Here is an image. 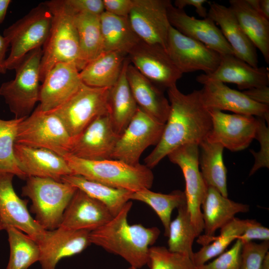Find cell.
Returning <instances> with one entry per match:
<instances>
[{"mask_svg":"<svg viewBox=\"0 0 269 269\" xmlns=\"http://www.w3.org/2000/svg\"><path fill=\"white\" fill-rule=\"evenodd\" d=\"M243 92L252 100L269 106V86L254 87L244 90Z\"/></svg>","mask_w":269,"mask_h":269,"instance_id":"7dc6e473","label":"cell"},{"mask_svg":"<svg viewBox=\"0 0 269 269\" xmlns=\"http://www.w3.org/2000/svg\"><path fill=\"white\" fill-rule=\"evenodd\" d=\"M147 265L150 269H197L190 257L171 252L163 246L150 247Z\"/></svg>","mask_w":269,"mask_h":269,"instance_id":"ab89813d","label":"cell"},{"mask_svg":"<svg viewBox=\"0 0 269 269\" xmlns=\"http://www.w3.org/2000/svg\"><path fill=\"white\" fill-rule=\"evenodd\" d=\"M208 16L220 27L234 54L254 67H258L256 48L247 36L230 7L210 2Z\"/></svg>","mask_w":269,"mask_h":269,"instance_id":"d4e9b609","label":"cell"},{"mask_svg":"<svg viewBox=\"0 0 269 269\" xmlns=\"http://www.w3.org/2000/svg\"><path fill=\"white\" fill-rule=\"evenodd\" d=\"M207 2L206 0H176L174 1V6L178 9H184L187 6H192L195 8L197 14L205 18L208 16V10L204 4Z\"/></svg>","mask_w":269,"mask_h":269,"instance_id":"c3c4849f","label":"cell"},{"mask_svg":"<svg viewBox=\"0 0 269 269\" xmlns=\"http://www.w3.org/2000/svg\"><path fill=\"white\" fill-rule=\"evenodd\" d=\"M73 138L58 117L38 106L19 124L15 143L45 148L64 157L69 153Z\"/></svg>","mask_w":269,"mask_h":269,"instance_id":"ba28073f","label":"cell"},{"mask_svg":"<svg viewBox=\"0 0 269 269\" xmlns=\"http://www.w3.org/2000/svg\"><path fill=\"white\" fill-rule=\"evenodd\" d=\"M127 77L138 107L154 119L165 124L170 107L163 90L142 75L131 63L127 67Z\"/></svg>","mask_w":269,"mask_h":269,"instance_id":"4316f807","label":"cell"},{"mask_svg":"<svg viewBox=\"0 0 269 269\" xmlns=\"http://www.w3.org/2000/svg\"><path fill=\"white\" fill-rule=\"evenodd\" d=\"M66 4L74 14L90 13L100 15L105 11L102 0H64Z\"/></svg>","mask_w":269,"mask_h":269,"instance_id":"ee69618b","label":"cell"},{"mask_svg":"<svg viewBox=\"0 0 269 269\" xmlns=\"http://www.w3.org/2000/svg\"><path fill=\"white\" fill-rule=\"evenodd\" d=\"M199 83L204 86L200 90L201 96L207 109L229 111L236 114L262 118L269 125V106L258 103L243 92L231 89L219 81L204 80Z\"/></svg>","mask_w":269,"mask_h":269,"instance_id":"e0dca14e","label":"cell"},{"mask_svg":"<svg viewBox=\"0 0 269 269\" xmlns=\"http://www.w3.org/2000/svg\"><path fill=\"white\" fill-rule=\"evenodd\" d=\"M14 175L0 172V223L4 227H15L30 236L37 242L46 230L30 215L27 200L21 199L12 185Z\"/></svg>","mask_w":269,"mask_h":269,"instance_id":"ac0fdd59","label":"cell"},{"mask_svg":"<svg viewBox=\"0 0 269 269\" xmlns=\"http://www.w3.org/2000/svg\"><path fill=\"white\" fill-rule=\"evenodd\" d=\"M130 63L127 56L118 80L109 92L108 113L115 131L119 135L125 131L138 108L127 77Z\"/></svg>","mask_w":269,"mask_h":269,"instance_id":"83f0119b","label":"cell"},{"mask_svg":"<svg viewBox=\"0 0 269 269\" xmlns=\"http://www.w3.org/2000/svg\"><path fill=\"white\" fill-rule=\"evenodd\" d=\"M11 2L10 0H0V24L5 18L7 8Z\"/></svg>","mask_w":269,"mask_h":269,"instance_id":"816d5d0a","label":"cell"},{"mask_svg":"<svg viewBox=\"0 0 269 269\" xmlns=\"http://www.w3.org/2000/svg\"><path fill=\"white\" fill-rule=\"evenodd\" d=\"M243 244L236 240L232 248L223 253L211 263L197 267V269H239Z\"/></svg>","mask_w":269,"mask_h":269,"instance_id":"7bdbcfd3","label":"cell"},{"mask_svg":"<svg viewBox=\"0 0 269 269\" xmlns=\"http://www.w3.org/2000/svg\"><path fill=\"white\" fill-rule=\"evenodd\" d=\"M166 51L183 74L197 71L211 73L217 68L221 58L217 52L183 35L172 26L168 32Z\"/></svg>","mask_w":269,"mask_h":269,"instance_id":"4fadbf2b","label":"cell"},{"mask_svg":"<svg viewBox=\"0 0 269 269\" xmlns=\"http://www.w3.org/2000/svg\"><path fill=\"white\" fill-rule=\"evenodd\" d=\"M63 157L72 174L114 188L134 192L150 189L153 182L151 169L140 163L133 165L113 159L86 160L70 153Z\"/></svg>","mask_w":269,"mask_h":269,"instance_id":"277c9868","label":"cell"},{"mask_svg":"<svg viewBox=\"0 0 269 269\" xmlns=\"http://www.w3.org/2000/svg\"><path fill=\"white\" fill-rule=\"evenodd\" d=\"M199 145L195 143L180 146L167 156L182 171L185 181L187 209L198 236L204 230L201 205L208 189L199 170Z\"/></svg>","mask_w":269,"mask_h":269,"instance_id":"30bf717a","label":"cell"},{"mask_svg":"<svg viewBox=\"0 0 269 269\" xmlns=\"http://www.w3.org/2000/svg\"><path fill=\"white\" fill-rule=\"evenodd\" d=\"M9 46L7 40L0 34V74H4L6 72L7 69L5 65V55L7 48Z\"/></svg>","mask_w":269,"mask_h":269,"instance_id":"f907efd6","label":"cell"},{"mask_svg":"<svg viewBox=\"0 0 269 269\" xmlns=\"http://www.w3.org/2000/svg\"><path fill=\"white\" fill-rule=\"evenodd\" d=\"M269 249V241L243 244L239 269H260Z\"/></svg>","mask_w":269,"mask_h":269,"instance_id":"b9f144b4","label":"cell"},{"mask_svg":"<svg viewBox=\"0 0 269 269\" xmlns=\"http://www.w3.org/2000/svg\"><path fill=\"white\" fill-rule=\"evenodd\" d=\"M4 229H5L4 226L2 223H0V231Z\"/></svg>","mask_w":269,"mask_h":269,"instance_id":"db71d44e","label":"cell"},{"mask_svg":"<svg viewBox=\"0 0 269 269\" xmlns=\"http://www.w3.org/2000/svg\"><path fill=\"white\" fill-rule=\"evenodd\" d=\"M89 230H75L61 226L46 230L38 242L41 269H55L62 259L80 254L91 244Z\"/></svg>","mask_w":269,"mask_h":269,"instance_id":"d6986e66","label":"cell"},{"mask_svg":"<svg viewBox=\"0 0 269 269\" xmlns=\"http://www.w3.org/2000/svg\"><path fill=\"white\" fill-rule=\"evenodd\" d=\"M61 181L71 184L104 204L113 217L117 215L129 201L133 193L89 180L78 175L65 176Z\"/></svg>","mask_w":269,"mask_h":269,"instance_id":"d6a6232c","label":"cell"},{"mask_svg":"<svg viewBox=\"0 0 269 269\" xmlns=\"http://www.w3.org/2000/svg\"><path fill=\"white\" fill-rule=\"evenodd\" d=\"M171 26L181 33L197 40L220 55H234L221 30L209 16L200 19L190 16L172 3L168 8Z\"/></svg>","mask_w":269,"mask_h":269,"instance_id":"44dd1931","label":"cell"},{"mask_svg":"<svg viewBox=\"0 0 269 269\" xmlns=\"http://www.w3.org/2000/svg\"><path fill=\"white\" fill-rule=\"evenodd\" d=\"M113 218L104 204L77 189L64 211L60 226L92 231Z\"/></svg>","mask_w":269,"mask_h":269,"instance_id":"cb8c5ba5","label":"cell"},{"mask_svg":"<svg viewBox=\"0 0 269 269\" xmlns=\"http://www.w3.org/2000/svg\"><path fill=\"white\" fill-rule=\"evenodd\" d=\"M51 19L52 14L43 2L4 29L3 36L11 47L5 61L7 70H14L26 54L43 46Z\"/></svg>","mask_w":269,"mask_h":269,"instance_id":"52a82bcc","label":"cell"},{"mask_svg":"<svg viewBox=\"0 0 269 269\" xmlns=\"http://www.w3.org/2000/svg\"><path fill=\"white\" fill-rule=\"evenodd\" d=\"M208 110L212 127L206 138L208 141L219 143L231 151L242 150L249 146L255 137L257 117Z\"/></svg>","mask_w":269,"mask_h":269,"instance_id":"5bb4252c","label":"cell"},{"mask_svg":"<svg viewBox=\"0 0 269 269\" xmlns=\"http://www.w3.org/2000/svg\"><path fill=\"white\" fill-rule=\"evenodd\" d=\"M171 4L169 0H133L128 18L133 29L143 42L166 50L171 26L168 8Z\"/></svg>","mask_w":269,"mask_h":269,"instance_id":"7c38bea8","label":"cell"},{"mask_svg":"<svg viewBox=\"0 0 269 269\" xmlns=\"http://www.w3.org/2000/svg\"><path fill=\"white\" fill-rule=\"evenodd\" d=\"M164 126L165 124L154 119L138 107L134 116L120 135L112 159L133 165L139 164L144 150L158 143Z\"/></svg>","mask_w":269,"mask_h":269,"instance_id":"8fae6325","label":"cell"},{"mask_svg":"<svg viewBox=\"0 0 269 269\" xmlns=\"http://www.w3.org/2000/svg\"><path fill=\"white\" fill-rule=\"evenodd\" d=\"M260 269H269V252L265 256Z\"/></svg>","mask_w":269,"mask_h":269,"instance_id":"f5cc1de1","label":"cell"},{"mask_svg":"<svg viewBox=\"0 0 269 269\" xmlns=\"http://www.w3.org/2000/svg\"><path fill=\"white\" fill-rule=\"evenodd\" d=\"M257 128L255 138L260 144V149L258 152L251 150L250 152L255 158L254 164L251 168L249 176L252 175L258 169L263 167H269V129L267 126L264 119L257 117Z\"/></svg>","mask_w":269,"mask_h":269,"instance_id":"60d3db41","label":"cell"},{"mask_svg":"<svg viewBox=\"0 0 269 269\" xmlns=\"http://www.w3.org/2000/svg\"><path fill=\"white\" fill-rule=\"evenodd\" d=\"M254 219H240L234 218L220 228V235L211 238L208 244L194 253L192 261L196 267L206 263L210 259L219 256L237 237L241 235Z\"/></svg>","mask_w":269,"mask_h":269,"instance_id":"d590c367","label":"cell"},{"mask_svg":"<svg viewBox=\"0 0 269 269\" xmlns=\"http://www.w3.org/2000/svg\"><path fill=\"white\" fill-rule=\"evenodd\" d=\"M77 188L48 178L28 177L22 187V196L31 201L34 219L45 230L59 227L64 211Z\"/></svg>","mask_w":269,"mask_h":269,"instance_id":"5b68a950","label":"cell"},{"mask_svg":"<svg viewBox=\"0 0 269 269\" xmlns=\"http://www.w3.org/2000/svg\"><path fill=\"white\" fill-rule=\"evenodd\" d=\"M79 72L73 62H60L55 64L40 85L38 105L40 110L50 112L68 101L83 83Z\"/></svg>","mask_w":269,"mask_h":269,"instance_id":"ffe728a7","label":"cell"},{"mask_svg":"<svg viewBox=\"0 0 269 269\" xmlns=\"http://www.w3.org/2000/svg\"><path fill=\"white\" fill-rule=\"evenodd\" d=\"M237 240H240L243 244L254 240L269 241V229L254 220Z\"/></svg>","mask_w":269,"mask_h":269,"instance_id":"f6af8a7d","label":"cell"},{"mask_svg":"<svg viewBox=\"0 0 269 269\" xmlns=\"http://www.w3.org/2000/svg\"><path fill=\"white\" fill-rule=\"evenodd\" d=\"M199 165L201 173L208 186L228 197L227 169L223 161L224 147L218 143L204 139L199 144Z\"/></svg>","mask_w":269,"mask_h":269,"instance_id":"1f68e13d","label":"cell"},{"mask_svg":"<svg viewBox=\"0 0 269 269\" xmlns=\"http://www.w3.org/2000/svg\"><path fill=\"white\" fill-rule=\"evenodd\" d=\"M24 119H0V172L11 173L22 179L26 177L17 164L14 146L18 126Z\"/></svg>","mask_w":269,"mask_h":269,"instance_id":"f35d334b","label":"cell"},{"mask_svg":"<svg viewBox=\"0 0 269 269\" xmlns=\"http://www.w3.org/2000/svg\"><path fill=\"white\" fill-rule=\"evenodd\" d=\"M100 16L86 13L74 14L82 69L104 51Z\"/></svg>","mask_w":269,"mask_h":269,"instance_id":"836d02e7","label":"cell"},{"mask_svg":"<svg viewBox=\"0 0 269 269\" xmlns=\"http://www.w3.org/2000/svg\"><path fill=\"white\" fill-rule=\"evenodd\" d=\"M170 111L161 137L145 158V165L154 167L165 156L187 144H199L212 127L209 111L204 106L200 90L185 94L176 85L167 89Z\"/></svg>","mask_w":269,"mask_h":269,"instance_id":"6da1fadb","label":"cell"},{"mask_svg":"<svg viewBox=\"0 0 269 269\" xmlns=\"http://www.w3.org/2000/svg\"><path fill=\"white\" fill-rule=\"evenodd\" d=\"M8 235L9 257L6 269H28L39 262L38 242L21 230L10 226L5 227Z\"/></svg>","mask_w":269,"mask_h":269,"instance_id":"e575fe53","label":"cell"},{"mask_svg":"<svg viewBox=\"0 0 269 269\" xmlns=\"http://www.w3.org/2000/svg\"><path fill=\"white\" fill-rule=\"evenodd\" d=\"M249 5L264 17L269 20V0H246Z\"/></svg>","mask_w":269,"mask_h":269,"instance_id":"681fc988","label":"cell"},{"mask_svg":"<svg viewBox=\"0 0 269 269\" xmlns=\"http://www.w3.org/2000/svg\"><path fill=\"white\" fill-rule=\"evenodd\" d=\"M130 200H137L149 205L156 213L164 229V236L168 237L173 210L186 203L184 192L175 190L169 194H162L144 189L133 192Z\"/></svg>","mask_w":269,"mask_h":269,"instance_id":"8d00e7d4","label":"cell"},{"mask_svg":"<svg viewBox=\"0 0 269 269\" xmlns=\"http://www.w3.org/2000/svg\"><path fill=\"white\" fill-rule=\"evenodd\" d=\"M14 154L26 178L37 177L60 181L63 177L72 174L65 158L50 150L15 143Z\"/></svg>","mask_w":269,"mask_h":269,"instance_id":"7402d4cb","label":"cell"},{"mask_svg":"<svg viewBox=\"0 0 269 269\" xmlns=\"http://www.w3.org/2000/svg\"><path fill=\"white\" fill-rule=\"evenodd\" d=\"M52 14L48 38L43 46L40 66V81L58 63L73 62L82 70L79 39L74 22V14L64 0L44 2Z\"/></svg>","mask_w":269,"mask_h":269,"instance_id":"3957f363","label":"cell"},{"mask_svg":"<svg viewBox=\"0 0 269 269\" xmlns=\"http://www.w3.org/2000/svg\"><path fill=\"white\" fill-rule=\"evenodd\" d=\"M130 63L144 77L163 90L175 85L183 73L166 50L142 40L128 54Z\"/></svg>","mask_w":269,"mask_h":269,"instance_id":"9a60e30c","label":"cell"},{"mask_svg":"<svg viewBox=\"0 0 269 269\" xmlns=\"http://www.w3.org/2000/svg\"><path fill=\"white\" fill-rule=\"evenodd\" d=\"M132 206V202L128 201L110 221L91 231L90 241L121 257L130 267L139 269L148 264L149 248L158 238L160 231L156 227L129 224L128 216Z\"/></svg>","mask_w":269,"mask_h":269,"instance_id":"7a4b0ae2","label":"cell"},{"mask_svg":"<svg viewBox=\"0 0 269 269\" xmlns=\"http://www.w3.org/2000/svg\"><path fill=\"white\" fill-rule=\"evenodd\" d=\"M127 56L120 51L102 52L80 71L82 83L91 87L110 89L118 80Z\"/></svg>","mask_w":269,"mask_h":269,"instance_id":"f1b7e54d","label":"cell"},{"mask_svg":"<svg viewBox=\"0 0 269 269\" xmlns=\"http://www.w3.org/2000/svg\"><path fill=\"white\" fill-rule=\"evenodd\" d=\"M201 208L205 234L198 237L197 242L202 246L208 244L217 230L231 221L236 214L249 211L248 205L231 200L211 186H208Z\"/></svg>","mask_w":269,"mask_h":269,"instance_id":"484cf974","label":"cell"},{"mask_svg":"<svg viewBox=\"0 0 269 269\" xmlns=\"http://www.w3.org/2000/svg\"><path fill=\"white\" fill-rule=\"evenodd\" d=\"M109 89L82 83L65 103L50 111L60 119L73 138L78 136L96 118L108 113Z\"/></svg>","mask_w":269,"mask_h":269,"instance_id":"9c48e42d","label":"cell"},{"mask_svg":"<svg viewBox=\"0 0 269 269\" xmlns=\"http://www.w3.org/2000/svg\"><path fill=\"white\" fill-rule=\"evenodd\" d=\"M177 210L176 217L169 225L167 249L171 252L187 256L192 260V245L198 236L191 223L186 203Z\"/></svg>","mask_w":269,"mask_h":269,"instance_id":"74e56055","label":"cell"},{"mask_svg":"<svg viewBox=\"0 0 269 269\" xmlns=\"http://www.w3.org/2000/svg\"><path fill=\"white\" fill-rule=\"evenodd\" d=\"M105 11L120 17H128L133 6V0H103Z\"/></svg>","mask_w":269,"mask_h":269,"instance_id":"bcb514c9","label":"cell"},{"mask_svg":"<svg viewBox=\"0 0 269 269\" xmlns=\"http://www.w3.org/2000/svg\"><path fill=\"white\" fill-rule=\"evenodd\" d=\"M204 80L236 84L239 89L246 90L269 86V70L265 67H254L234 55H222L214 72L196 77L198 82Z\"/></svg>","mask_w":269,"mask_h":269,"instance_id":"603a6c76","label":"cell"},{"mask_svg":"<svg viewBox=\"0 0 269 269\" xmlns=\"http://www.w3.org/2000/svg\"><path fill=\"white\" fill-rule=\"evenodd\" d=\"M103 52L128 53L141 40L133 29L128 17H120L106 11L100 16Z\"/></svg>","mask_w":269,"mask_h":269,"instance_id":"4dcf8cb0","label":"cell"},{"mask_svg":"<svg viewBox=\"0 0 269 269\" xmlns=\"http://www.w3.org/2000/svg\"><path fill=\"white\" fill-rule=\"evenodd\" d=\"M229 3L241 27L269 64V20L253 9L246 0H230Z\"/></svg>","mask_w":269,"mask_h":269,"instance_id":"f546056e","label":"cell"},{"mask_svg":"<svg viewBox=\"0 0 269 269\" xmlns=\"http://www.w3.org/2000/svg\"><path fill=\"white\" fill-rule=\"evenodd\" d=\"M119 136L107 113L96 118L73 138L69 153L86 160L112 159Z\"/></svg>","mask_w":269,"mask_h":269,"instance_id":"2e32d148","label":"cell"},{"mask_svg":"<svg viewBox=\"0 0 269 269\" xmlns=\"http://www.w3.org/2000/svg\"><path fill=\"white\" fill-rule=\"evenodd\" d=\"M42 54V47L29 52L14 69V79L3 83L0 86V95L3 98L15 119L29 116L39 102L40 66Z\"/></svg>","mask_w":269,"mask_h":269,"instance_id":"8992f818","label":"cell"}]
</instances>
